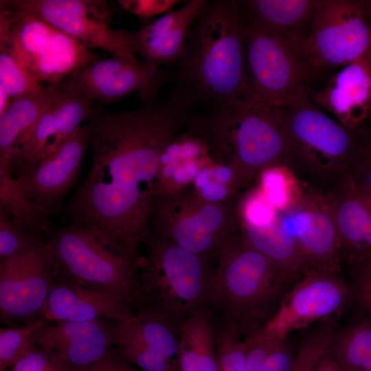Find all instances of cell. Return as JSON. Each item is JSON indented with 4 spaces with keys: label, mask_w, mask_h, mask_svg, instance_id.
I'll list each match as a JSON object with an SVG mask.
<instances>
[{
    "label": "cell",
    "mask_w": 371,
    "mask_h": 371,
    "mask_svg": "<svg viewBox=\"0 0 371 371\" xmlns=\"http://www.w3.org/2000/svg\"><path fill=\"white\" fill-rule=\"evenodd\" d=\"M352 304L351 286L341 273L309 268L258 333L288 338L314 323L337 319Z\"/></svg>",
    "instance_id": "obj_13"
},
{
    "label": "cell",
    "mask_w": 371,
    "mask_h": 371,
    "mask_svg": "<svg viewBox=\"0 0 371 371\" xmlns=\"http://www.w3.org/2000/svg\"><path fill=\"white\" fill-rule=\"evenodd\" d=\"M312 100L344 127H361L371 113V52L345 65Z\"/></svg>",
    "instance_id": "obj_21"
},
{
    "label": "cell",
    "mask_w": 371,
    "mask_h": 371,
    "mask_svg": "<svg viewBox=\"0 0 371 371\" xmlns=\"http://www.w3.org/2000/svg\"><path fill=\"white\" fill-rule=\"evenodd\" d=\"M366 6L368 19L371 28V1H366Z\"/></svg>",
    "instance_id": "obj_43"
},
{
    "label": "cell",
    "mask_w": 371,
    "mask_h": 371,
    "mask_svg": "<svg viewBox=\"0 0 371 371\" xmlns=\"http://www.w3.org/2000/svg\"><path fill=\"white\" fill-rule=\"evenodd\" d=\"M116 321L45 322L31 339L36 346L56 353L69 371H84L114 345Z\"/></svg>",
    "instance_id": "obj_19"
},
{
    "label": "cell",
    "mask_w": 371,
    "mask_h": 371,
    "mask_svg": "<svg viewBox=\"0 0 371 371\" xmlns=\"http://www.w3.org/2000/svg\"><path fill=\"white\" fill-rule=\"evenodd\" d=\"M0 87L12 100L43 92L46 86L25 65L6 52L0 54Z\"/></svg>",
    "instance_id": "obj_32"
},
{
    "label": "cell",
    "mask_w": 371,
    "mask_h": 371,
    "mask_svg": "<svg viewBox=\"0 0 371 371\" xmlns=\"http://www.w3.org/2000/svg\"><path fill=\"white\" fill-rule=\"evenodd\" d=\"M10 371H69L53 351L34 346L29 353L14 364Z\"/></svg>",
    "instance_id": "obj_38"
},
{
    "label": "cell",
    "mask_w": 371,
    "mask_h": 371,
    "mask_svg": "<svg viewBox=\"0 0 371 371\" xmlns=\"http://www.w3.org/2000/svg\"><path fill=\"white\" fill-rule=\"evenodd\" d=\"M287 339L258 333L243 340L248 371H290L295 355Z\"/></svg>",
    "instance_id": "obj_30"
},
{
    "label": "cell",
    "mask_w": 371,
    "mask_h": 371,
    "mask_svg": "<svg viewBox=\"0 0 371 371\" xmlns=\"http://www.w3.org/2000/svg\"><path fill=\"white\" fill-rule=\"evenodd\" d=\"M353 295V304L363 317L371 320V256L344 264Z\"/></svg>",
    "instance_id": "obj_36"
},
{
    "label": "cell",
    "mask_w": 371,
    "mask_h": 371,
    "mask_svg": "<svg viewBox=\"0 0 371 371\" xmlns=\"http://www.w3.org/2000/svg\"><path fill=\"white\" fill-rule=\"evenodd\" d=\"M114 345L141 371H179L178 326L132 312L115 322Z\"/></svg>",
    "instance_id": "obj_18"
},
{
    "label": "cell",
    "mask_w": 371,
    "mask_h": 371,
    "mask_svg": "<svg viewBox=\"0 0 371 371\" xmlns=\"http://www.w3.org/2000/svg\"><path fill=\"white\" fill-rule=\"evenodd\" d=\"M315 371H343L329 352V349L322 356Z\"/></svg>",
    "instance_id": "obj_41"
},
{
    "label": "cell",
    "mask_w": 371,
    "mask_h": 371,
    "mask_svg": "<svg viewBox=\"0 0 371 371\" xmlns=\"http://www.w3.org/2000/svg\"><path fill=\"white\" fill-rule=\"evenodd\" d=\"M343 265L371 256V203L351 180L332 195Z\"/></svg>",
    "instance_id": "obj_22"
},
{
    "label": "cell",
    "mask_w": 371,
    "mask_h": 371,
    "mask_svg": "<svg viewBox=\"0 0 371 371\" xmlns=\"http://www.w3.org/2000/svg\"><path fill=\"white\" fill-rule=\"evenodd\" d=\"M297 203L285 211H276L273 221L292 236L309 267L341 273L342 260L332 196L302 184Z\"/></svg>",
    "instance_id": "obj_15"
},
{
    "label": "cell",
    "mask_w": 371,
    "mask_h": 371,
    "mask_svg": "<svg viewBox=\"0 0 371 371\" xmlns=\"http://www.w3.org/2000/svg\"><path fill=\"white\" fill-rule=\"evenodd\" d=\"M246 23L241 3L207 1L193 22L178 62L177 91L192 105L245 100Z\"/></svg>",
    "instance_id": "obj_2"
},
{
    "label": "cell",
    "mask_w": 371,
    "mask_h": 371,
    "mask_svg": "<svg viewBox=\"0 0 371 371\" xmlns=\"http://www.w3.org/2000/svg\"><path fill=\"white\" fill-rule=\"evenodd\" d=\"M45 321L43 319L20 327L0 328V371H5L27 355L35 346L34 331Z\"/></svg>",
    "instance_id": "obj_33"
},
{
    "label": "cell",
    "mask_w": 371,
    "mask_h": 371,
    "mask_svg": "<svg viewBox=\"0 0 371 371\" xmlns=\"http://www.w3.org/2000/svg\"><path fill=\"white\" fill-rule=\"evenodd\" d=\"M148 229L211 260L240 235L236 199L212 203L191 186L155 196Z\"/></svg>",
    "instance_id": "obj_8"
},
{
    "label": "cell",
    "mask_w": 371,
    "mask_h": 371,
    "mask_svg": "<svg viewBox=\"0 0 371 371\" xmlns=\"http://www.w3.org/2000/svg\"><path fill=\"white\" fill-rule=\"evenodd\" d=\"M188 123L206 143L214 163L235 169L250 185L263 170L288 165L282 108L236 101L212 107Z\"/></svg>",
    "instance_id": "obj_4"
},
{
    "label": "cell",
    "mask_w": 371,
    "mask_h": 371,
    "mask_svg": "<svg viewBox=\"0 0 371 371\" xmlns=\"http://www.w3.org/2000/svg\"><path fill=\"white\" fill-rule=\"evenodd\" d=\"M131 297L136 315L175 326L206 307L214 269L212 260L150 229L144 241Z\"/></svg>",
    "instance_id": "obj_5"
},
{
    "label": "cell",
    "mask_w": 371,
    "mask_h": 371,
    "mask_svg": "<svg viewBox=\"0 0 371 371\" xmlns=\"http://www.w3.org/2000/svg\"><path fill=\"white\" fill-rule=\"evenodd\" d=\"M56 276L54 260L45 240H38L0 264V318L4 324L41 318Z\"/></svg>",
    "instance_id": "obj_12"
},
{
    "label": "cell",
    "mask_w": 371,
    "mask_h": 371,
    "mask_svg": "<svg viewBox=\"0 0 371 371\" xmlns=\"http://www.w3.org/2000/svg\"><path fill=\"white\" fill-rule=\"evenodd\" d=\"M96 113L91 100L64 85L38 122L18 137L6 171L14 178L48 158L83 122L89 121Z\"/></svg>",
    "instance_id": "obj_16"
},
{
    "label": "cell",
    "mask_w": 371,
    "mask_h": 371,
    "mask_svg": "<svg viewBox=\"0 0 371 371\" xmlns=\"http://www.w3.org/2000/svg\"><path fill=\"white\" fill-rule=\"evenodd\" d=\"M179 1L176 0H120L126 11L140 18L147 19L168 12Z\"/></svg>",
    "instance_id": "obj_39"
},
{
    "label": "cell",
    "mask_w": 371,
    "mask_h": 371,
    "mask_svg": "<svg viewBox=\"0 0 371 371\" xmlns=\"http://www.w3.org/2000/svg\"><path fill=\"white\" fill-rule=\"evenodd\" d=\"M38 240L27 226L14 218L0 205V259L1 261L23 250Z\"/></svg>",
    "instance_id": "obj_35"
},
{
    "label": "cell",
    "mask_w": 371,
    "mask_h": 371,
    "mask_svg": "<svg viewBox=\"0 0 371 371\" xmlns=\"http://www.w3.org/2000/svg\"><path fill=\"white\" fill-rule=\"evenodd\" d=\"M10 9L32 15L83 43L113 56L139 62L110 26L111 11L105 1L3 0Z\"/></svg>",
    "instance_id": "obj_14"
},
{
    "label": "cell",
    "mask_w": 371,
    "mask_h": 371,
    "mask_svg": "<svg viewBox=\"0 0 371 371\" xmlns=\"http://www.w3.org/2000/svg\"><path fill=\"white\" fill-rule=\"evenodd\" d=\"M240 235L245 244L297 280L310 268L295 238L274 221L258 226L240 225Z\"/></svg>",
    "instance_id": "obj_25"
},
{
    "label": "cell",
    "mask_w": 371,
    "mask_h": 371,
    "mask_svg": "<svg viewBox=\"0 0 371 371\" xmlns=\"http://www.w3.org/2000/svg\"><path fill=\"white\" fill-rule=\"evenodd\" d=\"M192 106L175 92L161 104L97 112L88 123L92 163L63 212L117 251L138 260L148 232L161 155L187 124Z\"/></svg>",
    "instance_id": "obj_1"
},
{
    "label": "cell",
    "mask_w": 371,
    "mask_h": 371,
    "mask_svg": "<svg viewBox=\"0 0 371 371\" xmlns=\"http://www.w3.org/2000/svg\"><path fill=\"white\" fill-rule=\"evenodd\" d=\"M126 360L113 345L102 357L84 371H139Z\"/></svg>",
    "instance_id": "obj_40"
},
{
    "label": "cell",
    "mask_w": 371,
    "mask_h": 371,
    "mask_svg": "<svg viewBox=\"0 0 371 371\" xmlns=\"http://www.w3.org/2000/svg\"><path fill=\"white\" fill-rule=\"evenodd\" d=\"M217 371H248L245 348L238 334L215 319Z\"/></svg>",
    "instance_id": "obj_34"
},
{
    "label": "cell",
    "mask_w": 371,
    "mask_h": 371,
    "mask_svg": "<svg viewBox=\"0 0 371 371\" xmlns=\"http://www.w3.org/2000/svg\"><path fill=\"white\" fill-rule=\"evenodd\" d=\"M64 88L63 81L48 84L43 92L12 100L0 115V170H6L18 137L34 126Z\"/></svg>",
    "instance_id": "obj_27"
},
{
    "label": "cell",
    "mask_w": 371,
    "mask_h": 371,
    "mask_svg": "<svg viewBox=\"0 0 371 371\" xmlns=\"http://www.w3.org/2000/svg\"><path fill=\"white\" fill-rule=\"evenodd\" d=\"M45 241L56 276L112 293L131 304L138 260L113 249L97 232L76 225L56 227Z\"/></svg>",
    "instance_id": "obj_10"
},
{
    "label": "cell",
    "mask_w": 371,
    "mask_h": 371,
    "mask_svg": "<svg viewBox=\"0 0 371 371\" xmlns=\"http://www.w3.org/2000/svg\"><path fill=\"white\" fill-rule=\"evenodd\" d=\"M255 184L276 211H285L293 206L302 192V184L286 165L263 170Z\"/></svg>",
    "instance_id": "obj_31"
},
{
    "label": "cell",
    "mask_w": 371,
    "mask_h": 371,
    "mask_svg": "<svg viewBox=\"0 0 371 371\" xmlns=\"http://www.w3.org/2000/svg\"><path fill=\"white\" fill-rule=\"evenodd\" d=\"M98 59L83 43L56 29L29 69L41 82L54 84Z\"/></svg>",
    "instance_id": "obj_26"
},
{
    "label": "cell",
    "mask_w": 371,
    "mask_h": 371,
    "mask_svg": "<svg viewBox=\"0 0 371 371\" xmlns=\"http://www.w3.org/2000/svg\"><path fill=\"white\" fill-rule=\"evenodd\" d=\"M313 29L300 49L312 75L347 65L371 52V28L366 1H316Z\"/></svg>",
    "instance_id": "obj_11"
},
{
    "label": "cell",
    "mask_w": 371,
    "mask_h": 371,
    "mask_svg": "<svg viewBox=\"0 0 371 371\" xmlns=\"http://www.w3.org/2000/svg\"><path fill=\"white\" fill-rule=\"evenodd\" d=\"M206 307L242 340L259 332L299 280L245 244L240 235L216 259Z\"/></svg>",
    "instance_id": "obj_3"
},
{
    "label": "cell",
    "mask_w": 371,
    "mask_h": 371,
    "mask_svg": "<svg viewBox=\"0 0 371 371\" xmlns=\"http://www.w3.org/2000/svg\"><path fill=\"white\" fill-rule=\"evenodd\" d=\"M245 100L284 108L308 89L312 77L300 49L304 36L280 33L245 16Z\"/></svg>",
    "instance_id": "obj_9"
},
{
    "label": "cell",
    "mask_w": 371,
    "mask_h": 371,
    "mask_svg": "<svg viewBox=\"0 0 371 371\" xmlns=\"http://www.w3.org/2000/svg\"><path fill=\"white\" fill-rule=\"evenodd\" d=\"M56 30L32 15L0 3L1 52L8 53L28 69L45 49Z\"/></svg>",
    "instance_id": "obj_23"
},
{
    "label": "cell",
    "mask_w": 371,
    "mask_h": 371,
    "mask_svg": "<svg viewBox=\"0 0 371 371\" xmlns=\"http://www.w3.org/2000/svg\"><path fill=\"white\" fill-rule=\"evenodd\" d=\"M166 79L167 74L161 69L113 56L88 64L65 78L63 84L92 101L111 102L138 92L150 104Z\"/></svg>",
    "instance_id": "obj_17"
},
{
    "label": "cell",
    "mask_w": 371,
    "mask_h": 371,
    "mask_svg": "<svg viewBox=\"0 0 371 371\" xmlns=\"http://www.w3.org/2000/svg\"><path fill=\"white\" fill-rule=\"evenodd\" d=\"M329 352L343 371H371V320L360 318L336 328Z\"/></svg>",
    "instance_id": "obj_28"
},
{
    "label": "cell",
    "mask_w": 371,
    "mask_h": 371,
    "mask_svg": "<svg viewBox=\"0 0 371 371\" xmlns=\"http://www.w3.org/2000/svg\"><path fill=\"white\" fill-rule=\"evenodd\" d=\"M90 141L89 123L82 124L60 149L33 168L0 183V205L33 229L49 228L48 216L63 211Z\"/></svg>",
    "instance_id": "obj_7"
},
{
    "label": "cell",
    "mask_w": 371,
    "mask_h": 371,
    "mask_svg": "<svg viewBox=\"0 0 371 371\" xmlns=\"http://www.w3.org/2000/svg\"><path fill=\"white\" fill-rule=\"evenodd\" d=\"M357 190L371 203V127L359 128L358 159L352 179Z\"/></svg>",
    "instance_id": "obj_37"
},
{
    "label": "cell",
    "mask_w": 371,
    "mask_h": 371,
    "mask_svg": "<svg viewBox=\"0 0 371 371\" xmlns=\"http://www.w3.org/2000/svg\"><path fill=\"white\" fill-rule=\"evenodd\" d=\"M287 166L308 188L332 195L353 177L359 148V128L350 130L325 113L308 89L282 108Z\"/></svg>",
    "instance_id": "obj_6"
},
{
    "label": "cell",
    "mask_w": 371,
    "mask_h": 371,
    "mask_svg": "<svg viewBox=\"0 0 371 371\" xmlns=\"http://www.w3.org/2000/svg\"><path fill=\"white\" fill-rule=\"evenodd\" d=\"M245 3V16L276 32L291 34L299 33L297 29L313 18L316 1L254 0Z\"/></svg>",
    "instance_id": "obj_29"
},
{
    "label": "cell",
    "mask_w": 371,
    "mask_h": 371,
    "mask_svg": "<svg viewBox=\"0 0 371 371\" xmlns=\"http://www.w3.org/2000/svg\"><path fill=\"white\" fill-rule=\"evenodd\" d=\"M131 308L128 302L115 294L56 276L42 308L41 318L46 322L119 320L132 313Z\"/></svg>",
    "instance_id": "obj_20"
},
{
    "label": "cell",
    "mask_w": 371,
    "mask_h": 371,
    "mask_svg": "<svg viewBox=\"0 0 371 371\" xmlns=\"http://www.w3.org/2000/svg\"><path fill=\"white\" fill-rule=\"evenodd\" d=\"M179 371H217L215 318L204 307L178 326Z\"/></svg>",
    "instance_id": "obj_24"
},
{
    "label": "cell",
    "mask_w": 371,
    "mask_h": 371,
    "mask_svg": "<svg viewBox=\"0 0 371 371\" xmlns=\"http://www.w3.org/2000/svg\"><path fill=\"white\" fill-rule=\"evenodd\" d=\"M12 99L3 89L0 87V115H3L10 107Z\"/></svg>",
    "instance_id": "obj_42"
}]
</instances>
